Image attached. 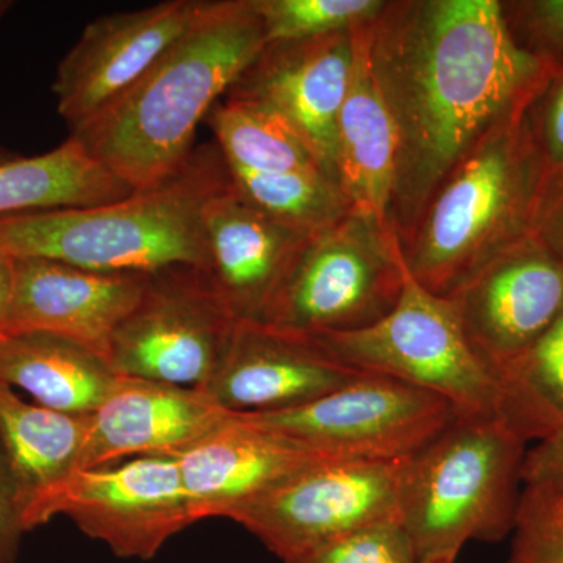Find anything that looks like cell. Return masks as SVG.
<instances>
[{"mask_svg":"<svg viewBox=\"0 0 563 563\" xmlns=\"http://www.w3.org/2000/svg\"><path fill=\"white\" fill-rule=\"evenodd\" d=\"M207 254L214 290L239 321L261 322L274 292L309 239L244 201L232 180L206 209Z\"/></svg>","mask_w":563,"mask_h":563,"instance_id":"obj_19","label":"cell"},{"mask_svg":"<svg viewBox=\"0 0 563 563\" xmlns=\"http://www.w3.org/2000/svg\"><path fill=\"white\" fill-rule=\"evenodd\" d=\"M207 121L229 168L254 174L324 173L329 176L290 122L265 103L225 96L224 101L211 109Z\"/></svg>","mask_w":563,"mask_h":563,"instance_id":"obj_25","label":"cell"},{"mask_svg":"<svg viewBox=\"0 0 563 563\" xmlns=\"http://www.w3.org/2000/svg\"><path fill=\"white\" fill-rule=\"evenodd\" d=\"M528 111L481 139L399 240L407 272L433 295L450 298L533 235L544 191Z\"/></svg>","mask_w":563,"mask_h":563,"instance_id":"obj_4","label":"cell"},{"mask_svg":"<svg viewBox=\"0 0 563 563\" xmlns=\"http://www.w3.org/2000/svg\"><path fill=\"white\" fill-rule=\"evenodd\" d=\"M301 443L231 413L176 461L196 523L229 518L318 459Z\"/></svg>","mask_w":563,"mask_h":563,"instance_id":"obj_18","label":"cell"},{"mask_svg":"<svg viewBox=\"0 0 563 563\" xmlns=\"http://www.w3.org/2000/svg\"><path fill=\"white\" fill-rule=\"evenodd\" d=\"M526 444L498 415L459 413L407 459L399 521L418 561L514 532Z\"/></svg>","mask_w":563,"mask_h":563,"instance_id":"obj_5","label":"cell"},{"mask_svg":"<svg viewBox=\"0 0 563 563\" xmlns=\"http://www.w3.org/2000/svg\"><path fill=\"white\" fill-rule=\"evenodd\" d=\"M369 58L396 129L399 240L481 139L531 109L559 62L515 40L498 0L387 2Z\"/></svg>","mask_w":563,"mask_h":563,"instance_id":"obj_1","label":"cell"},{"mask_svg":"<svg viewBox=\"0 0 563 563\" xmlns=\"http://www.w3.org/2000/svg\"><path fill=\"white\" fill-rule=\"evenodd\" d=\"M496 415L526 443L563 428V312L499 369Z\"/></svg>","mask_w":563,"mask_h":563,"instance_id":"obj_24","label":"cell"},{"mask_svg":"<svg viewBox=\"0 0 563 563\" xmlns=\"http://www.w3.org/2000/svg\"><path fill=\"white\" fill-rule=\"evenodd\" d=\"M418 563H455V559H453V558H431V559H424V561H420Z\"/></svg>","mask_w":563,"mask_h":563,"instance_id":"obj_36","label":"cell"},{"mask_svg":"<svg viewBox=\"0 0 563 563\" xmlns=\"http://www.w3.org/2000/svg\"><path fill=\"white\" fill-rule=\"evenodd\" d=\"M229 415L206 391L121 376L87 417L77 470L135 457L176 459Z\"/></svg>","mask_w":563,"mask_h":563,"instance_id":"obj_17","label":"cell"},{"mask_svg":"<svg viewBox=\"0 0 563 563\" xmlns=\"http://www.w3.org/2000/svg\"><path fill=\"white\" fill-rule=\"evenodd\" d=\"M57 515L69 517L118 558L140 561H150L196 523L179 463L162 455L77 470L41 506L33 529Z\"/></svg>","mask_w":563,"mask_h":563,"instance_id":"obj_11","label":"cell"},{"mask_svg":"<svg viewBox=\"0 0 563 563\" xmlns=\"http://www.w3.org/2000/svg\"><path fill=\"white\" fill-rule=\"evenodd\" d=\"M404 280L398 233L352 210L306 240L261 322L309 339L358 331L395 309Z\"/></svg>","mask_w":563,"mask_h":563,"instance_id":"obj_6","label":"cell"},{"mask_svg":"<svg viewBox=\"0 0 563 563\" xmlns=\"http://www.w3.org/2000/svg\"><path fill=\"white\" fill-rule=\"evenodd\" d=\"M229 173L244 201L302 235L324 231L352 211L342 187L324 173Z\"/></svg>","mask_w":563,"mask_h":563,"instance_id":"obj_26","label":"cell"},{"mask_svg":"<svg viewBox=\"0 0 563 563\" xmlns=\"http://www.w3.org/2000/svg\"><path fill=\"white\" fill-rule=\"evenodd\" d=\"M85 432L87 417L25 401L0 384V446L20 488L27 531L41 506L77 472Z\"/></svg>","mask_w":563,"mask_h":563,"instance_id":"obj_21","label":"cell"},{"mask_svg":"<svg viewBox=\"0 0 563 563\" xmlns=\"http://www.w3.org/2000/svg\"><path fill=\"white\" fill-rule=\"evenodd\" d=\"M515 40L533 54L563 55V0L503 2Z\"/></svg>","mask_w":563,"mask_h":563,"instance_id":"obj_31","label":"cell"},{"mask_svg":"<svg viewBox=\"0 0 563 563\" xmlns=\"http://www.w3.org/2000/svg\"><path fill=\"white\" fill-rule=\"evenodd\" d=\"M313 339L344 365L435 393L459 413L496 415V373L466 339L450 299L426 290L407 268L401 298L387 317Z\"/></svg>","mask_w":563,"mask_h":563,"instance_id":"obj_7","label":"cell"},{"mask_svg":"<svg viewBox=\"0 0 563 563\" xmlns=\"http://www.w3.org/2000/svg\"><path fill=\"white\" fill-rule=\"evenodd\" d=\"M399 521L366 526L285 559L282 563H418Z\"/></svg>","mask_w":563,"mask_h":563,"instance_id":"obj_29","label":"cell"},{"mask_svg":"<svg viewBox=\"0 0 563 563\" xmlns=\"http://www.w3.org/2000/svg\"><path fill=\"white\" fill-rule=\"evenodd\" d=\"M133 191L70 136L47 154L0 165V218L106 206Z\"/></svg>","mask_w":563,"mask_h":563,"instance_id":"obj_23","label":"cell"},{"mask_svg":"<svg viewBox=\"0 0 563 563\" xmlns=\"http://www.w3.org/2000/svg\"><path fill=\"white\" fill-rule=\"evenodd\" d=\"M406 462L318 459L244 506L232 520L284 562L366 526L399 521Z\"/></svg>","mask_w":563,"mask_h":563,"instance_id":"obj_10","label":"cell"},{"mask_svg":"<svg viewBox=\"0 0 563 563\" xmlns=\"http://www.w3.org/2000/svg\"><path fill=\"white\" fill-rule=\"evenodd\" d=\"M521 484L544 487L563 496V428L526 451Z\"/></svg>","mask_w":563,"mask_h":563,"instance_id":"obj_33","label":"cell"},{"mask_svg":"<svg viewBox=\"0 0 563 563\" xmlns=\"http://www.w3.org/2000/svg\"><path fill=\"white\" fill-rule=\"evenodd\" d=\"M448 299L474 351L498 377L563 312V263L532 235Z\"/></svg>","mask_w":563,"mask_h":563,"instance_id":"obj_13","label":"cell"},{"mask_svg":"<svg viewBox=\"0 0 563 563\" xmlns=\"http://www.w3.org/2000/svg\"><path fill=\"white\" fill-rule=\"evenodd\" d=\"M11 5H13V2H10V0H0V20L9 13Z\"/></svg>","mask_w":563,"mask_h":563,"instance_id":"obj_37","label":"cell"},{"mask_svg":"<svg viewBox=\"0 0 563 563\" xmlns=\"http://www.w3.org/2000/svg\"><path fill=\"white\" fill-rule=\"evenodd\" d=\"M231 184L217 144L198 147L169 179L88 209L0 218V247L13 258H51L101 273H207L206 209Z\"/></svg>","mask_w":563,"mask_h":563,"instance_id":"obj_3","label":"cell"},{"mask_svg":"<svg viewBox=\"0 0 563 563\" xmlns=\"http://www.w3.org/2000/svg\"><path fill=\"white\" fill-rule=\"evenodd\" d=\"M354 31L266 44L225 95L282 114L335 180L336 120L354 66Z\"/></svg>","mask_w":563,"mask_h":563,"instance_id":"obj_14","label":"cell"},{"mask_svg":"<svg viewBox=\"0 0 563 563\" xmlns=\"http://www.w3.org/2000/svg\"><path fill=\"white\" fill-rule=\"evenodd\" d=\"M506 563H563V496L525 485Z\"/></svg>","mask_w":563,"mask_h":563,"instance_id":"obj_28","label":"cell"},{"mask_svg":"<svg viewBox=\"0 0 563 563\" xmlns=\"http://www.w3.org/2000/svg\"><path fill=\"white\" fill-rule=\"evenodd\" d=\"M120 377L101 355L62 336H0V384L24 391L46 409L88 417Z\"/></svg>","mask_w":563,"mask_h":563,"instance_id":"obj_22","label":"cell"},{"mask_svg":"<svg viewBox=\"0 0 563 563\" xmlns=\"http://www.w3.org/2000/svg\"><path fill=\"white\" fill-rule=\"evenodd\" d=\"M528 121L542 168L547 199L563 185V55L559 57L558 68L547 87L532 102Z\"/></svg>","mask_w":563,"mask_h":563,"instance_id":"obj_30","label":"cell"},{"mask_svg":"<svg viewBox=\"0 0 563 563\" xmlns=\"http://www.w3.org/2000/svg\"><path fill=\"white\" fill-rule=\"evenodd\" d=\"M11 158H14V157H11L9 152L0 150V165H3V163L10 162Z\"/></svg>","mask_w":563,"mask_h":563,"instance_id":"obj_38","label":"cell"},{"mask_svg":"<svg viewBox=\"0 0 563 563\" xmlns=\"http://www.w3.org/2000/svg\"><path fill=\"white\" fill-rule=\"evenodd\" d=\"M24 532H27L24 503L9 461L0 446V563L16 562Z\"/></svg>","mask_w":563,"mask_h":563,"instance_id":"obj_32","label":"cell"},{"mask_svg":"<svg viewBox=\"0 0 563 563\" xmlns=\"http://www.w3.org/2000/svg\"><path fill=\"white\" fill-rule=\"evenodd\" d=\"M533 236L563 263V185L544 199Z\"/></svg>","mask_w":563,"mask_h":563,"instance_id":"obj_34","label":"cell"},{"mask_svg":"<svg viewBox=\"0 0 563 563\" xmlns=\"http://www.w3.org/2000/svg\"><path fill=\"white\" fill-rule=\"evenodd\" d=\"M457 415L435 393L363 373L306 406L244 417L328 457L402 461L432 442Z\"/></svg>","mask_w":563,"mask_h":563,"instance_id":"obj_9","label":"cell"},{"mask_svg":"<svg viewBox=\"0 0 563 563\" xmlns=\"http://www.w3.org/2000/svg\"><path fill=\"white\" fill-rule=\"evenodd\" d=\"M372 25L354 31V66L336 120V180L352 210L393 228L396 129L373 73Z\"/></svg>","mask_w":563,"mask_h":563,"instance_id":"obj_20","label":"cell"},{"mask_svg":"<svg viewBox=\"0 0 563 563\" xmlns=\"http://www.w3.org/2000/svg\"><path fill=\"white\" fill-rule=\"evenodd\" d=\"M239 320L199 268L147 276L139 303L111 339L107 362L118 376L206 390Z\"/></svg>","mask_w":563,"mask_h":563,"instance_id":"obj_8","label":"cell"},{"mask_svg":"<svg viewBox=\"0 0 563 563\" xmlns=\"http://www.w3.org/2000/svg\"><path fill=\"white\" fill-rule=\"evenodd\" d=\"M203 3L169 0L91 21L58 65L52 87L69 131L133 87L187 32Z\"/></svg>","mask_w":563,"mask_h":563,"instance_id":"obj_12","label":"cell"},{"mask_svg":"<svg viewBox=\"0 0 563 563\" xmlns=\"http://www.w3.org/2000/svg\"><path fill=\"white\" fill-rule=\"evenodd\" d=\"M266 44L301 41L373 24L385 0H252Z\"/></svg>","mask_w":563,"mask_h":563,"instance_id":"obj_27","label":"cell"},{"mask_svg":"<svg viewBox=\"0 0 563 563\" xmlns=\"http://www.w3.org/2000/svg\"><path fill=\"white\" fill-rule=\"evenodd\" d=\"M14 287V261L0 247V335L9 314Z\"/></svg>","mask_w":563,"mask_h":563,"instance_id":"obj_35","label":"cell"},{"mask_svg":"<svg viewBox=\"0 0 563 563\" xmlns=\"http://www.w3.org/2000/svg\"><path fill=\"white\" fill-rule=\"evenodd\" d=\"M2 335L49 333L107 361L111 339L139 303L150 274L101 273L51 258H13Z\"/></svg>","mask_w":563,"mask_h":563,"instance_id":"obj_15","label":"cell"},{"mask_svg":"<svg viewBox=\"0 0 563 563\" xmlns=\"http://www.w3.org/2000/svg\"><path fill=\"white\" fill-rule=\"evenodd\" d=\"M265 46L252 0H206L157 63L69 136L133 190L157 187L187 163L199 122Z\"/></svg>","mask_w":563,"mask_h":563,"instance_id":"obj_2","label":"cell"},{"mask_svg":"<svg viewBox=\"0 0 563 563\" xmlns=\"http://www.w3.org/2000/svg\"><path fill=\"white\" fill-rule=\"evenodd\" d=\"M363 373L336 361L314 339L240 321L203 391L225 412L276 413L317 401Z\"/></svg>","mask_w":563,"mask_h":563,"instance_id":"obj_16","label":"cell"}]
</instances>
